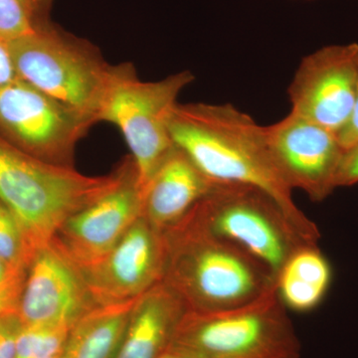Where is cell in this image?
<instances>
[{
    "mask_svg": "<svg viewBox=\"0 0 358 358\" xmlns=\"http://www.w3.org/2000/svg\"><path fill=\"white\" fill-rule=\"evenodd\" d=\"M171 140L215 185L252 186L277 202L300 236L319 246V228L296 206L280 173L265 127L231 103H178L171 115Z\"/></svg>",
    "mask_w": 358,
    "mask_h": 358,
    "instance_id": "obj_1",
    "label": "cell"
},
{
    "mask_svg": "<svg viewBox=\"0 0 358 358\" xmlns=\"http://www.w3.org/2000/svg\"><path fill=\"white\" fill-rule=\"evenodd\" d=\"M122 169L89 176L26 154L0 136V201L17 219L32 255L78 211L114 187Z\"/></svg>",
    "mask_w": 358,
    "mask_h": 358,
    "instance_id": "obj_2",
    "label": "cell"
},
{
    "mask_svg": "<svg viewBox=\"0 0 358 358\" xmlns=\"http://www.w3.org/2000/svg\"><path fill=\"white\" fill-rule=\"evenodd\" d=\"M162 282L186 310L214 312L251 303L275 286L274 275L243 250L183 225L164 232Z\"/></svg>",
    "mask_w": 358,
    "mask_h": 358,
    "instance_id": "obj_3",
    "label": "cell"
},
{
    "mask_svg": "<svg viewBox=\"0 0 358 358\" xmlns=\"http://www.w3.org/2000/svg\"><path fill=\"white\" fill-rule=\"evenodd\" d=\"M166 352L186 358H300L301 345L275 286L227 310H186Z\"/></svg>",
    "mask_w": 358,
    "mask_h": 358,
    "instance_id": "obj_4",
    "label": "cell"
},
{
    "mask_svg": "<svg viewBox=\"0 0 358 358\" xmlns=\"http://www.w3.org/2000/svg\"><path fill=\"white\" fill-rule=\"evenodd\" d=\"M9 45L20 79L94 124L99 122L115 66L108 64L93 45L45 20Z\"/></svg>",
    "mask_w": 358,
    "mask_h": 358,
    "instance_id": "obj_5",
    "label": "cell"
},
{
    "mask_svg": "<svg viewBox=\"0 0 358 358\" xmlns=\"http://www.w3.org/2000/svg\"><path fill=\"white\" fill-rule=\"evenodd\" d=\"M178 225L243 250L267 268L275 279L296 250L310 245L277 202L252 186L215 185Z\"/></svg>",
    "mask_w": 358,
    "mask_h": 358,
    "instance_id": "obj_6",
    "label": "cell"
},
{
    "mask_svg": "<svg viewBox=\"0 0 358 358\" xmlns=\"http://www.w3.org/2000/svg\"><path fill=\"white\" fill-rule=\"evenodd\" d=\"M194 80L190 71L155 82L141 81L134 66H115L99 122L120 129L131 150L141 194L155 171L174 148L171 115L179 94Z\"/></svg>",
    "mask_w": 358,
    "mask_h": 358,
    "instance_id": "obj_7",
    "label": "cell"
},
{
    "mask_svg": "<svg viewBox=\"0 0 358 358\" xmlns=\"http://www.w3.org/2000/svg\"><path fill=\"white\" fill-rule=\"evenodd\" d=\"M94 122L23 80L0 89V136L37 159L71 166Z\"/></svg>",
    "mask_w": 358,
    "mask_h": 358,
    "instance_id": "obj_8",
    "label": "cell"
},
{
    "mask_svg": "<svg viewBox=\"0 0 358 358\" xmlns=\"http://www.w3.org/2000/svg\"><path fill=\"white\" fill-rule=\"evenodd\" d=\"M121 169L119 182L71 216L51 241L82 272L101 262L143 216V194L131 157Z\"/></svg>",
    "mask_w": 358,
    "mask_h": 358,
    "instance_id": "obj_9",
    "label": "cell"
},
{
    "mask_svg": "<svg viewBox=\"0 0 358 358\" xmlns=\"http://www.w3.org/2000/svg\"><path fill=\"white\" fill-rule=\"evenodd\" d=\"M358 85V43L329 45L306 56L288 94L291 113L338 134L352 115Z\"/></svg>",
    "mask_w": 358,
    "mask_h": 358,
    "instance_id": "obj_10",
    "label": "cell"
},
{
    "mask_svg": "<svg viewBox=\"0 0 358 358\" xmlns=\"http://www.w3.org/2000/svg\"><path fill=\"white\" fill-rule=\"evenodd\" d=\"M268 147L280 173L292 189L322 201L336 189L343 150L336 134L289 113L265 127Z\"/></svg>",
    "mask_w": 358,
    "mask_h": 358,
    "instance_id": "obj_11",
    "label": "cell"
},
{
    "mask_svg": "<svg viewBox=\"0 0 358 358\" xmlns=\"http://www.w3.org/2000/svg\"><path fill=\"white\" fill-rule=\"evenodd\" d=\"M167 244L164 233L141 216L101 262L83 271L96 306L134 300L164 279Z\"/></svg>",
    "mask_w": 358,
    "mask_h": 358,
    "instance_id": "obj_12",
    "label": "cell"
},
{
    "mask_svg": "<svg viewBox=\"0 0 358 358\" xmlns=\"http://www.w3.org/2000/svg\"><path fill=\"white\" fill-rule=\"evenodd\" d=\"M96 306L83 273L55 245L34 254L16 310L23 324L72 327Z\"/></svg>",
    "mask_w": 358,
    "mask_h": 358,
    "instance_id": "obj_13",
    "label": "cell"
},
{
    "mask_svg": "<svg viewBox=\"0 0 358 358\" xmlns=\"http://www.w3.org/2000/svg\"><path fill=\"white\" fill-rule=\"evenodd\" d=\"M214 186L174 145L143 190V217L155 229L166 232L178 225Z\"/></svg>",
    "mask_w": 358,
    "mask_h": 358,
    "instance_id": "obj_14",
    "label": "cell"
},
{
    "mask_svg": "<svg viewBox=\"0 0 358 358\" xmlns=\"http://www.w3.org/2000/svg\"><path fill=\"white\" fill-rule=\"evenodd\" d=\"M185 303L159 282L134 303L115 358H159L169 348Z\"/></svg>",
    "mask_w": 358,
    "mask_h": 358,
    "instance_id": "obj_15",
    "label": "cell"
},
{
    "mask_svg": "<svg viewBox=\"0 0 358 358\" xmlns=\"http://www.w3.org/2000/svg\"><path fill=\"white\" fill-rule=\"evenodd\" d=\"M333 271L319 246L305 245L294 252L275 278V289L285 308L308 313L322 303Z\"/></svg>",
    "mask_w": 358,
    "mask_h": 358,
    "instance_id": "obj_16",
    "label": "cell"
},
{
    "mask_svg": "<svg viewBox=\"0 0 358 358\" xmlns=\"http://www.w3.org/2000/svg\"><path fill=\"white\" fill-rule=\"evenodd\" d=\"M136 300L89 310L71 327L60 358H115Z\"/></svg>",
    "mask_w": 358,
    "mask_h": 358,
    "instance_id": "obj_17",
    "label": "cell"
},
{
    "mask_svg": "<svg viewBox=\"0 0 358 358\" xmlns=\"http://www.w3.org/2000/svg\"><path fill=\"white\" fill-rule=\"evenodd\" d=\"M71 327L64 324H23L15 358H54L62 352Z\"/></svg>",
    "mask_w": 358,
    "mask_h": 358,
    "instance_id": "obj_18",
    "label": "cell"
},
{
    "mask_svg": "<svg viewBox=\"0 0 358 358\" xmlns=\"http://www.w3.org/2000/svg\"><path fill=\"white\" fill-rule=\"evenodd\" d=\"M33 255L13 212L0 201V260L14 272L27 270Z\"/></svg>",
    "mask_w": 358,
    "mask_h": 358,
    "instance_id": "obj_19",
    "label": "cell"
},
{
    "mask_svg": "<svg viewBox=\"0 0 358 358\" xmlns=\"http://www.w3.org/2000/svg\"><path fill=\"white\" fill-rule=\"evenodd\" d=\"M41 20L22 0H0V39L11 42L30 34Z\"/></svg>",
    "mask_w": 358,
    "mask_h": 358,
    "instance_id": "obj_20",
    "label": "cell"
},
{
    "mask_svg": "<svg viewBox=\"0 0 358 358\" xmlns=\"http://www.w3.org/2000/svg\"><path fill=\"white\" fill-rule=\"evenodd\" d=\"M22 327L16 310L0 317V358H15L16 343Z\"/></svg>",
    "mask_w": 358,
    "mask_h": 358,
    "instance_id": "obj_21",
    "label": "cell"
},
{
    "mask_svg": "<svg viewBox=\"0 0 358 358\" xmlns=\"http://www.w3.org/2000/svg\"><path fill=\"white\" fill-rule=\"evenodd\" d=\"M26 271L11 275L0 286V317L17 310L21 291L24 284Z\"/></svg>",
    "mask_w": 358,
    "mask_h": 358,
    "instance_id": "obj_22",
    "label": "cell"
},
{
    "mask_svg": "<svg viewBox=\"0 0 358 358\" xmlns=\"http://www.w3.org/2000/svg\"><path fill=\"white\" fill-rule=\"evenodd\" d=\"M358 183V143L343 152L336 173V186L345 187Z\"/></svg>",
    "mask_w": 358,
    "mask_h": 358,
    "instance_id": "obj_23",
    "label": "cell"
},
{
    "mask_svg": "<svg viewBox=\"0 0 358 358\" xmlns=\"http://www.w3.org/2000/svg\"><path fill=\"white\" fill-rule=\"evenodd\" d=\"M20 79L14 64L10 45L6 40L0 39V89Z\"/></svg>",
    "mask_w": 358,
    "mask_h": 358,
    "instance_id": "obj_24",
    "label": "cell"
},
{
    "mask_svg": "<svg viewBox=\"0 0 358 358\" xmlns=\"http://www.w3.org/2000/svg\"><path fill=\"white\" fill-rule=\"evenodd\" d=\"M336 136H338L339 143L345 150L358 143V85L352 115L345 128L341 129Z\"/></svg>",
    "mask_w": 358,
    "mask_h": 358,
    "instance_id": "obj_25",
    "label": "cell"
},
{
    "mask_svg": "<svg viewBox=\"0 0 358 358\" xmlns=\"http://www.w3.org/2000/svg\"><path fill=\"white\" fill-rule=\"evenodd\" d=\"M23 272H25V271H23ZM17 273L20 272H14L3 261L0 260V286H1L4 282H6L11 275L17 274Z\"/></svg>",
    "mask_w": 358,
    "mask_h": 358,
    "instance_id": "obj_26",
    "label": "cell"
},
{
    "mask_svg": "<svg viewBox=\"0 0 358 358\" xmlns=\"http://www.w3.org/2000/svg\"><path fill=\"white\" fill-rule=\"evenodd\" d=\"M32 1L34 3L37 13L41 17L42 14L46 13L47 8L50 6L52 0H32Z\"/></svg>",
    "mask_w": 358,
    "mask_h": 358,
    "instance_id": "obj_27",
    "label": "cell"
},
{
    "mask_svg": "<svg viewBox=\"0 0 358 358\" xmlns=\"http://www.w3.org/2000/svg\"><path fill=\"white\" fill-rule=\"evenodd\" d=\"M159 358H186L181 357V355H176V353L166 352L164 355H160Z\"/></svg>",
    "mask_w": 358,
    "mask_h": 358,
    "instance_id": "obj_28",
    "label": "cell"
},
{
    "mask_svg": "<svg viewBox=\"0 0 358 358\" xmlns=\"http://www.w3.org/2000/svg\"><path fill=\"white\" fill-rule=\"evenodd\" d=\"M22 1L24 2L26 6L29 7L30 9H32V10L34 11V13H36L37 15H38V13H37L36 9H35L34 3H33L32 0H22ZM39 17H40V16H39Z\"/></svg>",
    "mask_w": 358,
    "mask_h": 358,
    "instance_id": "obj_29",
    "label": "cell"
},
{
    "mask_svg": "<svg viewBox=\"0 0 358 358\" xmlns=\"http://www.w3.org/2000/svg\"><path fill=\"white\" fill-rule=\"evenodd\" d=\"M54 358H60V355H58V357H54Z\"/></svg>",
    "mask_w": 358,
    "mask_h": 358,
    "instance_id": "obj_30",
    "label": "cell"
},
{
    "mask_svg": "<svg viewBox=\"0 0 358 358\" xmlns=\"http://www.w3.org/2000/svg\"><path fill=\"white\" fill-rule=\"evenodd\" d=\"M308 1H310V0H308Z\"/></svg>",
    "mask_w": 358,
    "mask_h": 358,
    "instance_id": "obj_31",
    "label": "cell"
}]
</instances>
